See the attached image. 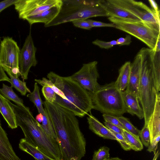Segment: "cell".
I'll use <instances>...</instances> for the list:
<instances>
[{
	"label": "cell",
	"instance_id": "obj_1",
	"mask_svg": "<svg viewBox=\"0 0 160 160\" xmlns=\"http://www.w3.org/2000/svg\"><path fill=\"white\" fill-rule=\"evenodd\" d=\"M43 104L53 125L62 160H81L86 153V141L77 118L55 102Z\"/></svg>",
	"mask_w": 160,
	"mask_h": 160
},
{
	"label": "cell",
	"instance_id": "obj_2",
	"mask_svg": "<svg viewBox=\"0 0 160 160\" xmlns=\"http://www.w3.org/2000/svg\"><path fill=\"white\" fill-rule=\"evenodd\" d=\"M9 103L15 114L17 126L21 128L25 139L50 158L62 160L58 142L47 134L29 108L15 105L10 101Z\"/></svg>",
	"mask_w": 160,
	"mask_h": 160
},
{
	"label": "cell",
	"instance_id": "obj_3",
	"mask_svg": "<svg viewBox=\"0 0 160 160\" xmlns=\"http://www.w3.org/2000/svg\"><path fill=\"white\" fill-rule=\"evenodd\" d=\"M47 77L65 97L64 99L56 94L54 102L57 104L81 118L93 109L91 95L77 82L68 76L62 77L52 71L48 74Z\"/></svg>",
	"mask_w": 160,
	"mask_h": 160
},
{
	"label": "cell",
	"instance_id": "obj_4",
	"mask_svg": "<svg viewBox=\"0 0 160 160\" xmlns=\"http://www.w3.org/2000/svg\"><path fill=\"white\" fill-rule=\"evenodd\" d=\"M155 51L148 48H143L138 53L141 56L140 78L138 99L144 113V124H148L154 110L158 93L152 76V65Z\"/></svg>",
	"mask_w": 160,
	"mask_h": 160
},
{
	"label": "cell",
	"instance_id": "obj_5",
	"mask_svg": "<svg viewBox=\"0 0 160 160\" xmlns=\"http://www.w3.org/2000/svg\"><path fill=\"white\" fill-rule=\"evenodd\" d=\"M62 4L57 16L45 27L58 25L78 19L98 16L109 17L99 5L98 0H62Z\"/></svg>",
	"mask_w": 160,
	"mask_h": 160
},
{
	"label": "cell",
	"instance_id": "obj_6",
	"mask_svg": "<svg viewBox=\"0 0 160 160\" xmlns=\"http://www.w3.org/2000/svg\"><path fill=\"white\" fill-rule=\"evenodd\" d=\"M91 98L93 109L103 114L118 117L127 112L122 92L115 87L114 82L100 85Z\"/></svg>",
	"mask_w": 160,
	"mask_h": 160
},
{
	"label": "cell",
	"instance_id": "obj_7",
	"mask_svg": "<svg viewBox=\"0 0 160 160\" xmlns=\"http://www.w3.org/2000/svg\"><path fill=\"white\" fill-rule=\"evenodd\" d=\"M108 20L114 24L116 28L138 38L149 48L154 50L160 38V28L140 21H134L112 17Z\"/></svg>",
	"mask_w": 160,
	"mask_h": 160
},
{
	"label": "cell",
	"instance_id": "obj_8",
	"mask_svg": "<svg viewBox=\"0 0 160 160\" xmlns=\"http://www.w3.org/2000/svg\"><path fill=\"white\" fill-rule=\"evenodd\" d=\"M20 50L12 38H3L0 44V65L8 74L19 77L20 75L19 59Z\"/></svg>",
	"mask_w": 160,
	"mask_h": 160
},
{
	"label": "cell",
	"instance_id": "obj_9",
	"mask_svg": "<svg viewBox=\"0 0 160 160\" xmlns=\"http://www.w3.org/2000/svg\"><path fill=\"white\" fill-rule=\"evenodd\" d=\"M144 22L160 28V16L142 2L134 0H108Z\"/></svg>",
	"mask_w": 160,
	"mask_h": 160
},
{
	"label": "cell",
	"instance_id": "obj_10",
	"mask_svg": "<svg viewBox=\"0 0 160 160\" xmlns=\"http://www.w3.org/2000/svg\"><path fill=\"white\" fill-rule=\"evenodd\" d=\"M97 64L98 62L96 61L83 64L79 70L68 76L77 82L91 96L100 86L98 82L99 75Z\"/></svg>",
	"mask_w": 160,
	"mask_h": 160
},
{
	"label": "cell",
	"instance_id": "obj_11",
	"mask_svg": "<svg viewBox=\"0 0 160 160\" xmlns=\"http://www.w3.org/2000/svg\"><path fill=\"white\" fill-rule=\"evenodd\" d=\"M61 0H18L14 5L19 18H27L39 14L60 2Z\"/></svg>",
	"mask_w": 160,
	"mask_h": 160
},
{
	"label": "cell",
	"instance_id": "obj_12",
	"mask_svg": "<svg viewBox=\"0 0 160 160\" xmlns=\"http://www.w3.org/2000/svg\"><path fill=\"white\" fill-rule=\"evenodd\" d=\"M36 51L37 48L34 45L30 32L20 50L19 57L20 75L23 81L27 79L31 67L36 66L38 63L36 57Z\"/></svg>",
	"mask_w": 160,
	"mask_h": 160
},
{
	"label": "cell",
	"instance_id": "obj_13",
	"mask_svg": "<svg viewBox=\"0 0 160 160\" xmlns=\"http://www.w3.org/2000/svg\"><path fill=\"white\" fill-rule=\"evenodd\" d=\"M141 64V56L138 53L131 64L128 83L125 90L128 92L137 95L138 98Z\"/></svg>",
	"mask_w": 160,
	"mask_h": 160
},
{
	"label": "cell",
	"instance_id": "obj_14",
	"mask_svg": "<svg viewBox=\"0 0 160 160\" xmlns=\"http://www.w3.org/2000/svg\"><path fill=\"white\" fill-rule=\"evenodd\" d=\"M98 1L99 5L108 13L109 17L134 21H141L136 16L111 3L108 0H98Z\"/></svg>",
	"mask_w": 160,
	"mask_h": 160
},
{
	"label": "cell",
	"instance_id": "obj_15",
	"mask_svg": "<svg viewBox=\"0 0 160 160\" xmlns=\"http://www.w3.org/2000/svg\"><path fill=\"white\" fill-rule=\"evenodd\" d=\"M0 160H21L16 155L2 128L0 119Z\"/></svg>",
	"mask_w": 160,
	"mask_h": 160
},
{
	"label": "cell",
	"instance_id": "obj_16",
	"mask_svg": "<svg viewBox=\"0 0 160 160\" xmlns=\"http://www.w3.org/2000/svg\"><path fill=\"white\" fill-rule=\"evenodd\" d=\"M122 94L127 112L132 115H136L140 119L144 118L143 111L140 106L138 97L125 90Z\"/></svg>",
	"mask_w": 160,
	"mask_h": 160
},
{
	"label": "cell",
	"instance_id": "obj_17",
	"mask_svg": "<svg viewBox=\"0 0 160 160\" xmlns=\"http://www.w3.org/2000/svg\"><path fill=\"white\" fill-rule=\"evenodd\" d=\"M62 0L58 4L49 9L39 14L27 18V20L30 25L37 23H42L45 25L53 20L58 15L61 9Z\"/></svg>",
	"mask_w": 160,
	"mask_h": 160
},
{
	"label": "cell",
	"instance_id": "obj_18",
	"mask_svg": "<svg viewBox=\"0 0 160 160\" xmlns=\"http://www.w3.org/2000/svg\"><path fill=\"white\" fill-rule=\"evenodd\" d=\"M150 134V142L160 135V94L157 95L153 112L148 122Z\"/></svg>",
	"mask_w": 160,
	"mask_h": 160
},
{
	"label": "cell",
	"instance_id": "obj_19",
	"mask_svg": "<svg viewBox=\"0 0 160 160\" xmlns=\"http://www.w3.org/2000/svg\"><path fill=\"white\" fill-rule=\"evenodd\" d=\"M87 118L89 128L94 133L104 139L117 140L110 130L92 115L88 114Z\"/></svg>",
	"mask_w": 160,
	"mask_h": 160
},
{
	"label": "cell",
	"instance_id": "obj_20",
	"mask_svg": "<svg viewBox=\"0 0 160 160\" xmlns=\"http://www.w3.org/2000/svg\"><path fill=\"white\" fill-rule=\"evenodd\" d=\"M0 112L12 129L18 127L17 125L15 114L9 101L3 97L0 93Z\"/></svg>",
	"mask_w": 160,
	"mask_h": 160
},
{
	"label": "cell",
	"instance_id": "obj_21",
	"mask_svg": "<svg viewBox=\"0 0 160 160\" xmlns=\"http://www.w3.org/2000/svg\"><path fill=\"white\" fill-rule=\"evenodd\" d=\"M131 63L126 62L121 67L119 71V75L116 81L114 82L115 87L119 91L125 90L128 86L130 76Z\"/></svg>",
	"mask_w": 160,
	"mask_h": 160
},
{
	"label": "cell",
	"instance_id": "obj_22",
	"mask_svg": "<svg viewBox=\"0 0 160 160\" xmlns=\"http://www.w3.org/2000/svg\"><path fill=\"white\" fill-rule=\"evenodd\" d=\"M19 148L29 154L38 160H54L28 142L24 138L21 139L19 144Z\"/></svg>",
	"mask_w": 160,
	"mask_h": 160
},
{
	"label": "cell",
	"instance_id": "obj_23",
	"mask_svg": "<svg viewBox=\"0 0 160 160\" xmlns=\"http://www.w3.org/2000/svg\"><path fill=\"white\" fill-rule=\"evenodd\" d=\"M160 51H155L152 65L153 78L155 87L158 93H159L160 90Z\"/></svg>",
	"mask_w": 160,
	"mask_h": 160
},
{
	"label": "cell",
	"instance_id": "obj_24",
	"mask_svg": "<svg viewBox=\"0 0 160 160\" xmlns=\"http://www.w3.org/2000/svg\"><path fill=\"white\" fill-rule=\"evenodd\" d=\"M27 97L35 106L38 113L42 115L45 110L43 107V103L40 96L39 88L37 82L34 83L33 91L28 94Z\"/></svg>",
	"mask_w": 160,
	"mask_h": 160
},
{
	"label": "cell",
	"instance_id": "obj_25",
	"mask_svg": "<svg viewBox=\"0 0 160 160\" xmlns=\"http://www.w3.org/2000/svg\"><path fill=\"white\" fill-rule=\"evenodd\" d=\"M0 93L8 100L13 101L18 105L24 106L23 100L14 92L12 86L9 87L3 83L0 88Z\"/></svg>",
	"mask_w": 160,
	"mask_h": 160
},
{
	"label": "cell",
	"instance_id": "obj_26",
	"mask_svg": "<svg viewBox=\"0 0 160 160\" xmlns=\"http://www.w3.org/2000/svg\"><path fill=\"white\" fill-rule=\"evenodd\" d=\"M123 131L122 134L131 149L140 151L143 149V145L139 136L133 134L123 129Z\"/></svg>",
	"mask_w": 160,
	"mask_h": 160
},
{
	"label": "cell",
	"instance_id": "obj_27",
	"mask_svg": "<svg viewBox=\"0 0 160 160\" xmlns=\"http://www.w3.org/2000/svg\"><path fill=\"white\" fill-rule=\"evenodd\" d=\"M10 77L11 86L15 88L22 95L25 96L27 92H31L30 90L26 86V83L20 80L19 77L11 74H8Z\"/></svg>",
	"mask_w": 160,
	"mask_h": 160
},
{
	"label": "cell",
	"instance_id": "obj_28",
	"mask_svg": "<svg viewBox=\"0 0 160 160\" xmlns=\"http://www.w3.org/2000/svg\"><path fill=\"white\" fill-rule=\"evenodd\" d=\"M42 115V120L41 124L42 127L49 137L57 141V138L53 125L45 110Z\"/></svg>",
	"mask_w": 160,
	"mask_h": 160
},
{
	"label": "cell",
	"instance_id": "obj_29",
	"mask_svg": "<svg viewBox=\"0 0 160 160\" xmlns=\"http://www.w3.org/2000/svg\"><path fill=\"white\" fill-rule=\"evenodd\" d=\"M117 117L127 131L133 134L139 136L140 130L133 126L127 118L122 116Z\"/></svg>",
	"mask_w": 160,
	"mask_h": 160
},
{
	"label": "cell",
	"instance_id": "obj_30",
	"mask_svg": "<svg viewBox=\"0 0 160 160\" xmlns=\"http://www.w3.org/2000/svg\"><path fill=\"white\" fill-rule=\"evenodd\" d=\"M110 149L108 147L103 146L94 152L92 160H109Z\"/></svg>",
	"mask_w": 160,
	"mask_h": 160
},
{
	"label": "cell",
	"instance_id": "obj_31",
	"mask_svg": "<svg viewBox=\"0 0 160 160\" xmlns=\"http://www.w3.org/2000/svg\"><path fill=\"white\" fill-rule=\"evenodd\" d=\"M35 81L42 86L46 85L51 87L56 93L61 97L62 99H65V97L63 93L58 89L50 80L45 78H42V79H35Z\"/></svg>",
	"mask_w": 160,
	"mask_h": 160
},
{
	"label": "cell",
	"instance_id": "obj_32",
	"mask_svg": "<svg viewBox=\"0 0 160 160\" xmlns=\"http://www.w3.org/2000/svg\"><path fill=\"white\" fill-rule=\"evenodd\" d=\"M139 137L142 144L148 147L150 143V134L148 124H144L143 128L140 131Z\"/></svg>",
	"mask_w": 160,
	"mask_h": 160
},
{
	"label": "cell",
	"instance_id": "obj_33",
	"mask_svg": "<svg viewBox=\"0 0 160 160\" xmlns=\"http://www.w3.org/2000/svg\"><path fill=\"white\" fill-rule=\"evenodd\" d=\"M42 91L46 101L51 103L55 102L56 94L51 87L48 86H43Z\"/></svg>",
	"mask_w": 160,
	"mask_h": 160
},
{
	"label": "cell",
	"instance_id": "obj_34",
	"mask_svg": "<svg viewBox=\"0 0 160 160\" xmlns=\"http://www.w3.org/2000/svg\"><path fill=\"white\" fill-rule=\"evenodd\" d=\"M92 43L102 48L106 49L111 48L113 46L119 45L117 40L106 42L97 39L92 42Z\"/></svg>",
	"mask_w": 160,
	"mask_h": 160
},
{
	"label": "cell",
	"instance_id": "obj_35",
	"mask_svg": "<svg viewBox=\"0 0 160 160\" xmlns=\"http://www.w3.org/2000/svg\"><path fill=\"white\" fill-rule=\"evenodd\" d=\"M114 134L117 139V141L120 144L122 148L125 151H129L131 149V147L122 134L115 132L109 129Z\"/></svg>",
	"mask_w": 160,
	"mask_h": 160
},
{
	"label": "cell",
	"instance_id": "obj_36",
	"mask_svg": "<svg viewBox=\"0 0 160 160\" xmlns=\"http://www.w3.org/2000/svg\"><path fill=\"white\" fill-rule=\"evenodd\" d=\"M102 116L105 122L115 125L122 129L126 130L125 128L118 120L117 117L106 114H103Z\"/></svg>",
	"mask_w": 160,
	"mask_h": 160
},
{
	"label": "cell",
	"instance_id": "obj_37",
	"mask_svg": "<svg viewBox=\"0 0 160 160\" xmlns=\"http://www.w3.org/2000/svg\"><path fill=\"white\" fill-rule=\"evenodd\" d=\"M72 22L74 26L79 28L89 30L92 28L88 20L78 19Z\"/></svg>",
	"mask_w": 160,
	"mask_h": 160
},
{
	"label": "cell",
	"instance_id": "obj_38",
	"mask_svg": "<svg viewBox=\"0 0 160 160\" xmlns=\"http://www.w3.org/2000/svg\"><path fill=\"white\" fill-rule=\"evenodd\" d=\"M160 135H158L155 138L151 141L147 151L151 152H153L154 154L156 153V150L157 149L158 144L160 140Z\"/></svg>",
	"mask_w": 160,
	"mask_h": 160
},
{
	"label": "cell",
	"instance_id": "obj_39",
	"mask_svg": "<svg viewBox=\"0 0 160 160\" xmlns=\"http://www.w3.org/2000/svg\"><path fill=\"white\" fill-rule=\"evenodd\" d=\"M88 20L90 23L92 28L95 27H109L115 28V24L112 23H106L90 19H88Z\"/></svg>",
	"mask_w": 160,
	"mask_h": 160
},
{
	"label": "cell",
	"instance_id": "obj_40",
	"mask_svg": "<svg viewBox=\"0 0 160 160\" xmlns=\"http://www.w3.org/2000/svg\"><path fill=\"white\" fill-rule=\"evenodd\" d=\"M18 0H5L0 2V12L4 9L14 4Z\"/></svg>",
	"mask_w": 160,
	"mask_h": 160
},
{
	"label": "cell",
	"instance_id": "obj_41",
	"mask_svg": "<svg viewBox=\"0 0 160 160\" xmlns=\"http://www.w3.org/2000/svg\"><path fill=\"white\" fill-rule=\"evenodd\" d=\"M104 123L105 126L109 129L112 130L115 132L122 134L123 129L119 127L106 122H104Z\"/></svg>",
	"mask_w": 160,
	"mask_h": 160
},
{
	"label": "cell",
	"instance_id": "obj_42",
	"mask_svg": "<svg viewBox=\"0 0 160 160\" xmlns=\"http://www.w3.org/2000/svg\"><path fill=\"white\" fill-rule=\"evenodd\" d=\"M117 41L119 46L129 45L132 42L131 36L129 35H127L125 38H120Z\"/></svg>",
	"mask_w": 160,
	"mask_h": 160
},
{
	"label": "cell",
	"instance_id": "obj_43",
	"mask_svg": "<svg viewBox=\"0 0 160 160\" xmlns=\"http://www.w3.org/2000/svg\"><path fill=\"white\" fill-rule=\"evenodd\" d=\"M148 2L152 7L151 9L156 14L160 16V10L156 2L153 0H149Z\"/></svg>",
	"mask_w": 160,
	"mask_h": 160
},
{
	"label": "cell",
	"instance_id": "obj_44",
	"mask_svg": "<svg viewBox=\"0 0 160 160\" xmlns=\"http://www.w3.org/2000/svg\"><path fill=\"white\" fill-rule=\"evenodd\" d=\"M5 71L0 65V81H7L10 83V79L6 74Z\"/></svg>",
	"mask_w": 160,
	"mask_h": 160
},
{
	"label": "cell",
	"instance_id": "obj_45",
	"mask_svg": "<svg viewBox=\"0 0 160 160\" xmlns=\"http://www.w3.org/2000/svg\"><path fill=\"white\" fill-rule=\"evenodd\" d=\"M42 115L41 114L39 113L36 116L35 119L39 123L41 122L42 120Z\"/></svg>",
	"mask_w": 160,
	"mask_h": 160
},
{
	"label": "cell",
	"instance_id": "obj_46",
	"mask_svg": "<svg viewBox=\"0 0 160 160\" xmlns=\"http://www.w3.org/2000/svg\"><path fill=\"white\" fill-rule=\"evenodd\" d=\"M154 155V156L152 160H157L159 155V151L158 150L156 152V153Z\"/></svg>",
	"mask_w": 160,
	"mask_h": 160
},
{
	"label": "cell",
	"instance_id": "obj_47",
	"mask_svg": "<svg viewBox=\"0 0 160 160\" xmlns=\"http://www.w3.org/2000/svg\"><path fill=\"white\" fill-rule=\"evenodd\" d=\"M109 160H122V159L118 158H110Z\"/></svg>",
	"mask_w": 160,
	"mask_h": 160
},
{
	"label": "cell",
	"instance_id": "obj_48",
	"mask_svg": "<svg viewBox=\"0 0 160 160\" xmlns=\"http://www.w3.org/2000/svg\"><path fill=\"white\" fill-rule=\"evenodd\" d=\"M35 160H37V159H35Z\"/></svg>",
	"mask_w": 160,
	"mask_h": 160
},
{
	"label": "cell",
	"instance_id": "obj_49",
	"mask_svg": "<svg viewBox=\"0 0 160 160\" xmlns=\"http://www.w3.org/2000/svg\"></svg>",
	"mask_w": 160,
	"mask_h": 160
}]
</instances>
